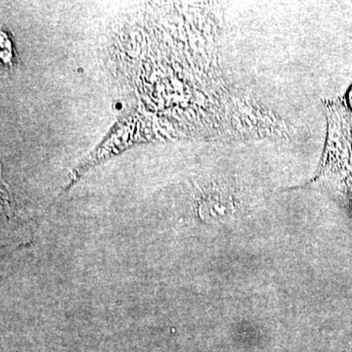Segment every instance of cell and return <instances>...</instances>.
<instances>
[{
  "label": "cell",
  "instance_id": "1",
  "mask_svg": "<svg viewBox=\"0 0 352 352\" xmlns=\"http://www.w3.org/2000/svg\"><path fill=\"white\" fill-rule=\"evenodd\" d=\"M349 102H351V105L352 106V91L349 94Z\"/></svg>",
  "mask_w": 352,
  "mask_h": 352
}]
</instances>
